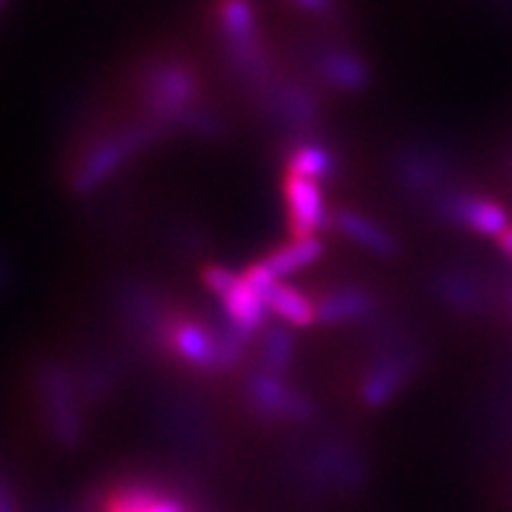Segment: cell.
Instances as JSON below:
<instances>
[{"mask_svg": "<svg viewBox=\"0 0 512 512\" xmlns=\"http://www.w3.org/2000/svg\"><path fill=\"white\" fill-rule=\"evenodd\" d=\"M162 351L202 374H223L217 330L191 317H181V314L173 317L168 332H165Z\"/></svg>", "mask_w": 512, "mask_h": 512, "instance_id": "4", "label": "cell"}, {"mask_svg": "<svg viewBox=\"0 0 512 512\" xmlns=\"http://www.w3.org/2000/svg\"><path fill=\"white\" fill-rule=\"evenodd\" d=\"M267 309H270V317H275L277 322L288 324V327H309V324L317 322V301L309 298L301 288L296 285L275 283V288L267 293Z\"/></svg>", "mask_w": 512, "mask_h": 512, "instance_id": "9", "label": "cell"}, {"mask_svg": "<svg viewBox=\"0 0 512 512\" xmlns=\"http://www.w3.org/2000/svg\"><path fill=\"white\" fill-rule=\"evenodd\" d=\"M204 285L209 293L220 301L223 317L228 319L236 330L246 332L251 337H259V332L270 324V309L249 283L243 272L228 270V267H207L204 270Z\"/></svg>", "mask_w": 512, "mask_h": 512, "instance_id": "3", "label": "cell"}, {"mask_svg": "<svg viewBox=\"0 0 512 512\" xmlns=\"http://www.w3.org/2000/svg\"><path fill=\"white\" fill-rule=\"evenodd\" d=\"M324 254V243L319 236H293L288 243L277 246L264 262L270 264V270L275 272L280 280L298 272L309 270L311 264H317Z\"/></svg>", "mask_w": 512, "mask_h": 512, "instance_id": "11", "label": "cell"}, {"mask_svg": "<svg viewBox=\"0 0 512 512\" xmlns=\"http://www.w3.org/2000/svg\"><path fill=\"white\" fill-rule=\"evenodd\" d=\"M283 202L288 212L290 236H322V230L330 228L332 212L324 199L322 183L285 173Z\"/></svg>", "mask_w": 512, "mask_h": 512, "instance_id": "5", "label": "cell"}, {"mask_svg": "<svg viewBox=\"0 0 512 512\" xmlns=\"http://www.w3.org/2000/svg\"><path fill=\"white\" fill-rule=\"evenodd\" d=\"M217 27H220L223 45L259 40L256 11L249 0H220V6H217Z\"/></svg>", "mask_w": 512, "mask_h": 512, "instance_id": "12", "label": "cell"}, {"mask_svg": "<svg viewBox=\"0 0 512 512\" xmlns=\"http://www.w3.org/2000/svg\"><path fill=\"white\" fill-rule=\"evenodd\" d=\"M290 3L304 8L309 14H330L332 6H335V0H290Z\"/></svg>", "mask_w": 512, "mask_h": 512, "instance_id": "15", "label": "cell"}, {"mask_svg": "<svg viewBox=\"0 0 512 512\" xmlns=\"http://www.w3.org/2000/svg\"><path fill=\"white\" fill-rule=\"evenodd\" d=\"M337 170V157L327 144L317 142V139H306L290 147L288 162H285V173L293 176L311 178V181H330Z\"/></svg>", "mask_w": 512, "mask_h": 512, "instance_id": "10", "label": "cell"}, {"mask_svg": "<svg viewBox=\"0 0 512 512\" xmlns=\"http://www.w3.org/2000/svg\"><path fill=\"white\" fill-rule=\"evenodd\" d=\"M246 408L267 424H306L317 416V403L306 392L290 387L283 374L259 369L243 384Z\"/></svg>", "mask_w": 512, "mask_h": 512, "instance_id": "2", "label": "cell"}, {"mask_svg": "<svg viewBox=\"0 0 512 512\" xmlns=\"http://www.w3.org/2000/svg\"><path fill=\"white\" fill-rule=\"evenodd\" d=\"M497 241H499V246H502V251H505L507 256H512V225L505 230V233H502V236L497 238Z\"/></svg>", "mask_w": 512, "mask_h": 512, "instance_id": "16", "label": "cell"}, {"mask_svg": "<svg viewBox=\"0 0 512 512\" xmlns=\"http://www.w3.org/2000/svg\"><path fill=\"white\" fill-rule=\"evenodd\" d=\"M332 228L337 233H343L348 241H353L361 249L371 251V254L379 256H395L400 251L398 241L392 236L390 230L382 228L377 220L361 215V212H353V209H340V212H332Z\"/></svg>", "mask_w": 512, "mask_h": 512, "instance_id": "8", "label": "cell"}, {"mask_svg": "<svg viewBox=\"0 0 512 512\" xmlns=\"http://www.w3.org/2000/svg\"><path fill=\"white\" fill-rule=\"evenodd\" d=\"M434 296L445 306L458 311H473L479 304V288L473 283L471 275L460 270H445L434 277Z\"/></svg>", "mask_w": 512, "mask_h": 512, "instance_id": "14", "label": "cell"}, {"mask_svg": "<svg viewBox=\"0 0 512 512\" xmlns=\"http://www.w3.org/2000/svg\"><path fill=\"white\" fill-rule=\"evenodd\" d=\"M259 361H262L264 371H272V374H285L296 356V340L290 335L288 324H267L262 332H259Z\"/></svg>", "mask_w": 512, "mask_h": 512, "instance_id": "13", "label": "cell"}, {"mask_svg": "<svg viewBox=\"0 0 512 512\" xmlns=\"http://www.w3.org/2000/svg\"><path fill=\"white\" fill-rule=\"evenodd\" d=\"M0 512H16V505L11 502V497H8V492L0 486Z\"/></svg>", "mask_w": 512, "mask_h": 512, "instance_id": "17", "label": "cell"}, {"mask_svg": "<svg viewBox=\"0 0 512 512\" xmlns=\"http://www.w3.org/2000/svg\"><path fill=\"white\" fill-rule=\"evenodd\" d=\"M377 319V298L361 285H337L317 298V322L351 324Z\"/></svg>", "mask_w": 512, "mask_h": 512, "instance_id": "7", "label": "cell"}, {"mask_svg": "<svg viewBox=\"0 0 512 512\" xmlns=\"http://www.w3.org/2000/svg\"><path fill=\"white\" fill-rule=\"evenodd\" d=\"M311 66H314L324 87L343 92V95H358L369 84V68H366L364 58L353 50L337 48V45L319 50Z\"/></svg>", "mask_w": 512, "mask_h": 512, "instance_id": "6", "label": "cell"}, {"mask_svg": "<svg viewBox=\"0 0 512 512\" xmlns=\"http://www.w3.org/2000/svg\"><path fill=\"white\" fill-rule=\"evenodd\" d=\"M139 97L144 118L168 134L199 97V79L191 66L181 61H155L139 74Z\"/></svg>", "mask_w": 512, "mask_h": 512, "instance_id": "1", "label": "cell"}]
</instances>
